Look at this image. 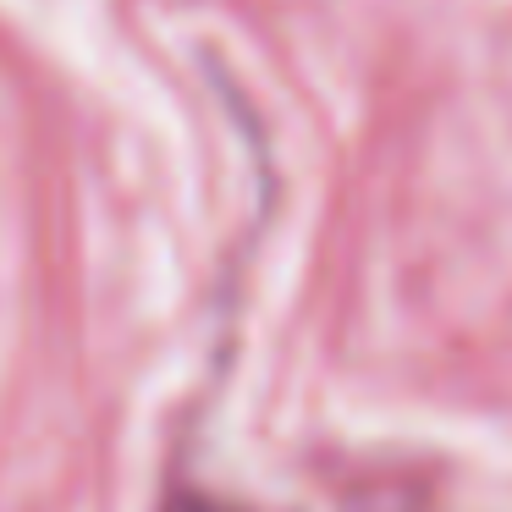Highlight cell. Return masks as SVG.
Wrapping results in <instances>:
<instances>
[{
	"label": "cell",
	"instance_id": "obj_1",
	"mask_svg": "<svg viewBox=\"0 0 512 512\" xmlns=\"http://www.w3.org/2000/svg\"><path fill=\"white\" fill-rule=\"evenodd\" d=\"M171 512H226V507H215V501H171Z\"/></svg>",
	"mask_w": 512,
	"mask_h": 512
}]
</instances>
